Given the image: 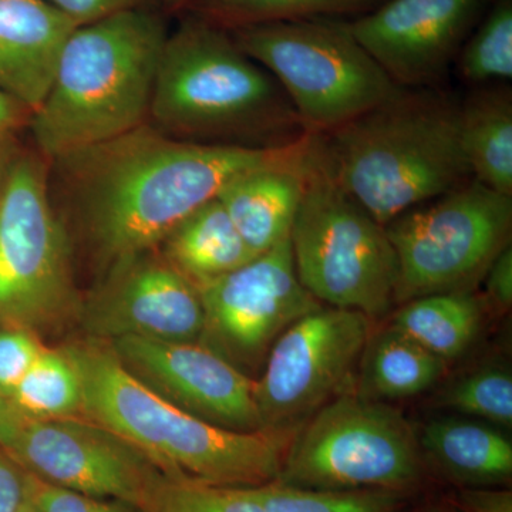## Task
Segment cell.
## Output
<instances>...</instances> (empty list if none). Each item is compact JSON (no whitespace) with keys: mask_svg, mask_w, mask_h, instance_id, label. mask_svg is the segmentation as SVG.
Listing matches in <instances>:
<instances>
[{"mask_svg":"<svg viewBox=\"0 0 512 512\" xmlns=\"http://www.w3.org/2000/svg\"><path fill=\"white\" fill-rule=\"evenodd\" d=\"M315 134L276 148L188 143L146 123L50 161L55 190L73 205L113 265L153 251L238 175L308 153Z\"/></svg>","mask_w":512,"mask_h":512,"instance_id":"1","label":"cell"},{"mask_svg":"<svg viewBox=\"0 0 512 512\" xmlns=\"http://www.w3.org/2000/svg\"><path fill=\"white\" fill-rule=\"evenodd\" d=\"M62 350L79 373L84 416L137 448L165 477L221 487H258L278 478L291 437L201 419L140 382L103 343Z\"/></svg>","mask_w":512,"mask_h":512,"instance_id":"2","label":"cell"},{"mask_svg":"<svg viewBox=\"0 0 512 512\" xmlns=\"http://www.w3.org/2000/svg\"><path fill=\"white\" fill-rule=\"evenodd\" d=\"M147 123L188 143L276 148L305 136L291 101L231 33L200 16L170 30Z\"/></svg>","mask_w":512,"mask_h":512,"instance_id":"3","label":"cell"},{"mask_svg":"<svg viewBox=\"0 0 512 512\" xmlns=\"http://www.w3.org/2000/svg\"><path fill=\"white\" fill-rule=\"evenodd\" d=\"M168 35L157 5L77 26L45 101L30 117L40 156L52 161L146 124Z\"/></svg>","mask_w":512,"mask_h":512,"instance_id":"4","label":"cell"},{"mask_svg":"<svg viewBox=\"0 0 512 512\" xmlns=\"http://www.w3.org/2000/svg\"><path fill=\"white\" fill-rule=\"evenodd\" d=\"M460 101L436 89H403L319 136L330 177L379 224L470 180L458 136Z\"/></svg>","mask_w":512,"mask_h":512,"instance_id":"5","label":"cell"},{"mask_svg":"<svg viewBox=\"0 0 512 512\" xmlns=\"http://www.w3.org/2000/svg\"><path fill=\"white\" fill-rule=\"evenodd\" d=\"M228 32L282 87L305 133H332L397 90L348 20H288Z\"/></svg>","mask_w":512,"mask_h":512,"instance_id":"6","label":"cell"},{"mask_svg":"<svg viewBox=\"0 0 512 512\" xmlns=\"http://www.w3.org/2000/svg\"><path fill=\"white\" fill-rule=\"evenodd\" d=\"M299 281L316 301L377 318L394 305L397 259L386 227L330 177L316 144L291 229Z\"/></svg>","mask_w":512,"mask_h":512,"instance_id":"7","label":"cell"},{"mask_svg":"<svg viewBox=\"0 0 512 512\" xmlns=\"http://www.w3.org/2000/svg\"><path fill=\"white\" fill-rule=\"evenodd\" d=\"M419 436L386 402L346 392L289 440L276 481L306 490L404 494L423 481Z\"/></svg>","mask_w":512,"mask_h":512,"instance_id":"8","label":"cell"},{"mask_svg":"<svg viewBox=\"0 0 512 512\" xmlns=\"http://www.w3.org/2000/svg\"><path fill=\"white\" fill-rule=\"evenodd\" d=\"M512 197L474 178L386 225L397 259L394 302L473 291L510 245Z\"/></svg>","mask_w":512,"mask_h":512,"instance_id":"9","label":"cell"},{"mask_svg":"<svg viewBox=\"0 0 512 512\" xmlns=\"http://www.w3.org/2000/svg\"><path fill=\"white\" fill-rule=\"evenodd\" d=\"M74 298L70 241L45 158L19 154L0 192V328L35 330Z\"/></svg>","mask_w":512,"mask_h":512,"instance_id":"10","label":"cell"},{"mask_svg":"<svg viewBox=\"0 0 512 512\" xmlns=\"http://www.w3.org/2000/svg\"><path fill=\"white\" fill-rule=\"evenodd\" d=\"M369 316L353 309L320 306L292 323L269 349L255 380L262 429L289 436L340 394L370 340Z\"/></svg>","mask_w":512,"mask_h":512,"instance_id":"11","label":"cell"},{"mask_svg":"<svg viewBox=\"0 0 512 512\" xmlns=\"http://www.w3.org/2000/svg\"><path fill=\"white\" fill-rule=\"evenodd\" d=\"M26 473L143 512L165 476L137 448L94 421L23 420L2 447Z\"/></svg>","mask_w":512,"mask_h":512,"instance_id":"12","label":"cell"},{"mask_svg":"<svg viewBox=\"0 0 512 512\" xmlns=\"http://www.w3.org/2000/svg\"><path fill=\"white\" fill-rule=\"evenodd\" d=\"M212 349L255 360L271 349L292 323L322 303L296 274L291 237L235 271L195 286Z\"/></svg>","mask_w":512,"mask_h":512,"instance_id":"13","label":"cell"},{"mask_svg":"<svg viewBox=\"0 0 512 512\" xmlns=\"http://www.w3.org/2000/svg\"><path fill=\"white\" fill-rule=\"evenodd\" d=\"M488 0H383L348 20L397 87L434 89L483 19Z\"/></svg>","mask_w":512,"mask_h":512,"instance_id":"14","label":"cell"},{"mask_svg":"<svg viewBox=\"0 0 512 512\" xmlns=\"http://www.w3.org/2000/svg\"><path fill=\"white\" fill-rule=\"evenodd\" d=\"M109 342L131 375L181 409L225 429L264 430L255 380L211 346L140 336Z\"/></svg>","mask_w":512,"mask_h":512,"instance_id":"15","label":"cell"},{"mask_svg":"<svg viewBox=\"0 0 512 512\" xmlns=\"http://www.w3.org/2000/svg\"><path fill=\"white\" fill-rule=\"evenodd\" d=\"M84 318L94 336L107 340L195 342L205 328L198 289L154 249L114 262Z\"/></svg>","mask_w":512,"mask_h":512,"instance_id":"16","label":"cell"},{"mask_svg":"<svg viewBox=\"0 0 512 512\" xmlns=\"http://www.w3.org/2000/svg\"><path fill=\"white\" fill-rule=\"evenodd\" d=\"M76 28L46 0H0V92L35 113Z\"/></svg>","mask_w":512,"mask_h":512,"instance_id":"17","label":"cell"},{"mask_svg":"<svg viewBox=\"0 0 512 512\" xmlns=\"http://www.w3.org/2000/svg\"><path fill=\"white\" fill-rule=\"evenodd\" d=\"M316 144L318 136L303 156L238 175L218 194L239 235L256 255L291 237Z\"/></svg>","mask_w":512,"mask_h":512,"instance_id":"18","label":"cell"},{"mask_svg":"<svg viewBox=\"0 0 512 512\" xmlns=\"http://www.w3.org/2000/svg\"><path fill=\"white\" fill-rule=\"evenodd\" d=\"M424 464L461 488L500 487L512 476L511 441L487 424L439 419L419 436Z\"/></svg>","mask_w":512,"mask_h":512,"instance_id":"19","label":"cell"},{"mask_svg":"<svg viewBox=\"0 0 512 512\" xmlns=\"http://www.w3.org/2000/svg\"><path fill=\"white\" fill-rule=\"evenodd\" d=\"M458 136L471 177L512 197V92L505 83L477 87L458 107Z\"/></svg>","mask_w":512,"mask_h":512,"instance_id":"20","label":"cell"},{"mask_svg":"<svg viewBox=\"0 0 512 512\" xmlns=\"http://www.w3.org/2000/svg\"><path fill=\"white\" fill-rule=\"evenodd\" d=\"M161 254L195 286L258 256L239 235L218 198L201 205L164 239Z\"/></svg>","mask_w":512,"mask_h":512,"instance_id":"21","label":"cell"},{"mask_svg":"<svg viewBox=\"0 0 512 512\" xmlns=\"http://www.w3.org/2000/svg\"><path fill=\"white\" fill-rule=\"evenodd\" d=\"M484 318V301L473 291L420 296L402 303L392 328L450 362L476 342Z\"/></svg>","mask_w":512,"mask_h":512,"instance_id":"22","label":"cell"},{"mask_svg":"<svg viewBox=\"0 0 512 512\" xmlns=\"http://www.w3.org/2000/svg\"><path fill=\"white\" fill-rule=\"evenodd\" d=\"M357 394L366 399H407L426 392L446 373L447 362L390 326L370 338Z\"/></svg>","mask_w":512,"mask_h":512,"instance_id":"23","label":"cell"},{"mask_svg":"<svg viewBox=\"0 0 512 512\" xmlns=\"http://www.w3.org/2000/svg\"><path fill=\"white\" fill-rule=\"evenodd\" d=\"M23 420H53L82 413V383L63 350L43 346L9 399Z\"/></svg>","mask_w":512,"mask_h":512,"instance_id":"24","label":"cell"},{"mask_svg":"<svg viewBox=\"0 0 512 512\" xmlns=\"http://www.w3.org/2000/svg\"><path fill=\"white\" fill-rule=\"evenodd\" d=\"M383 0H194V15L234 30L288 20L360 16Z\"/></svg>","mask_w":512,"mask_h":512,"instance_id":"25","label":"cell"},{"mask_svg":"<svg viewBox=\"0 0 512 512\" xmlns=\"http://www.w3.org/2000/svg\"><path fill=\"white\" fill-rule=\"evenodd\" d=\"M464 82L488 86L512 79V0H498L478 22L458 53Z\"/></svg>","mask_w":512,"mask_h":512,"instance_id":"26","label":"cell"},{"mask_svg":"<svg viewBox=\"0 0 512 512\" xmlns=\"http://www.w3.org/2000/svg\"><path fill=\"white\" fill-rule=\"evenodd\" d=\"M255 493L265 512H397L403 495L389 491L306 490L271 481Z\"/></svg>","mask_w":512,"mask_h":512,"instance_id":"27","label":"cell"},{"mask_svg":"<svg viewBox=\"0 0 512 512\" xmlns=\"http://www.w3.org/2000/svg\"><path fill=\"white\" fill-rule=\"evenodd\" d=\"M143 512H265L255 487H221L165 477Z\"/></svg>","mask_w":512,"mask_h":512,"instance_id":"28","label":"cell"},{"mask_svg":"<svg viewBox=\"0 0 512 512\" xmlns=\"http://www.w3.org/2000/svg\"><path fill=\"white\" fill-rule=\"evenodd\" d=\"M440 402L466 416L511 427L512 377L507 370L485 367L448 386Z\"/></svg>","mask_w":512,"mask_h":512,"instance_id":"29","label":"cell"},{"mask_svg":"<svg viewBox=\"0 0 512 512\" xmlns=\"http://www.w3.org/2000/svg\"><path fill=\"white\" fill-rule=\"evenodd\" d=\"M26 497L39 512H140L123 501L67 490L25 471Z\"/></svg>","mask_w":512,"mask_h":512,"instance_id":"30","label":"cell"},{"mask_svg":"<svg viewBox=\"0 0 512 512\" xmlns=\"http://www.w3.org/2000/svg\"><path fill=\"white\" fill-rule=\"evenodd\" d=\"M42 349L35 333L0 328V396L10 399Z\"/></svg>","mask_w":512,"mask_h":512,"instance_id":"31","label":"cell"},{"mask_svg":"<svg viewBox=\"0 0 512 512\" xmlns=\"http://www.w3.org/2000/svg\"><path fill=\"white\" fill-rule=\"evenodd\" d=\"M46 2L73 20L77 26L107 18L124 10L157 5L156 0H46Z\"/></svg>","mask_w":512,"mask_h":512,"instance_id":"32","label":"cell"},{"mask_svg":"<svg viewBox=\"0 0 512 512\" xmlns=\"http://www.w3.org/2000/svg\"><path fill=\"white\" fill-rule=\"evenodd\" d=\"M485 301L495 309L508 311L512 305V248L505 247L484 275Z\"/></svg>","mask_w":512,"mask_h":512,"instance_id":"33","label":"cell"},{"mask_svg":"<svg viewBox=\"0 0 512 512\" xmlns=\"http://www.w3.org/2000/svg\"><path fill=\"white\" fill-rule=\"evenodd\" d=\"M454 512H512L511 490L495 487L460 488Z\"/></svg>","mask_w":512,"mask_h":512,"instance_id":"34","label":"cell"},{"mask_svg":"<svg viewBox=\"0 0 512 512\" xmlns=\"http://www.w3.org/2000/svg\"><path fill=\"white\" fill-rule=\"evenodd\" d=\"M25 497V471L0 447V512H18Z\"/></svg>","mask_w":512,"mask_h":512,"instance_id":"35","label":"cell"},{"mask_svg":"<svg viewBox=\"0 0 512 512\" xmlns=\"http://www.w3.org/2000/svg\"><path fill=\"white\" fill-rule=\"evenodd\" d=\"M32 111L18 100L0 92V131H15L16 128L29 126Z\"/></svg>","mask_w":512,"mask_h":512,"instance_id":"36","label":"cell"},{"mask_svg":"<svg viewBox=\"0 0 512 512\" xmlns=\"http://www.w3.org/2000/svg\"><path fill=\"white\" fill-rule=\"evenodd\" d=\"M22 417L16 413L8 399L0 396V447H6L18 433Z\"/></svg>","mask_w":512,"mask_h":512,"instance_id":"37","label":"cell"},{"mask_svg":"<svg viewBox=\"0 0 512 512\" xmlns=\"http://www.w3.org/2000/svg\"><path fill=\"white\" fill-rule=\"evenodd\" d=\"M13 131H0V192L6 183V178L10 173V168L15 164L19 157L18 150L13 140Z\"/></svg>","mask_w":512,"mask_h":512,"instance_id":"38","label":"cell"},{"mask_svg":"<svg viewBox=\"0 0 512 512\" xmlns=\"http://www.w3.org/2000/svg\"><path fill=\"white\" fill-rule=\"evenodd\" d=\"M157 5L165 6L167 9H184L190 8L194 0H156Z\"/></svg>","mask_w":512,"mask_h":512,"instance_id":"39","label":"cell"},{"mask_svg":"<svg viewBox=\"0 0 512 512\" xmlns=\"http://www.w3.org/2000/svg\"><path fill=\"white\" fill-rule=\"evenodd\" d=\"M18 512H39L35 505L32 504V501L29 500L28 497H25V501L20 505Z\"/></svg>","mask_w":512,"mask_h":512,"instance_id":"40","label":"cell"},{"mask_svg":"<svg viewBox=\"0 0 512 512\" xmlns=\"http://www.w3.org/2000/svg\"><path fill=\"white\" fill-rule=\"evenodd\" d=\"M426 512H446V511H444L443 508L434 507V508H430V510H427Z\"/></svg>","mask_w":512,"mask_h":512,"instance_id":"41","label":"cell"}]
</instances>
